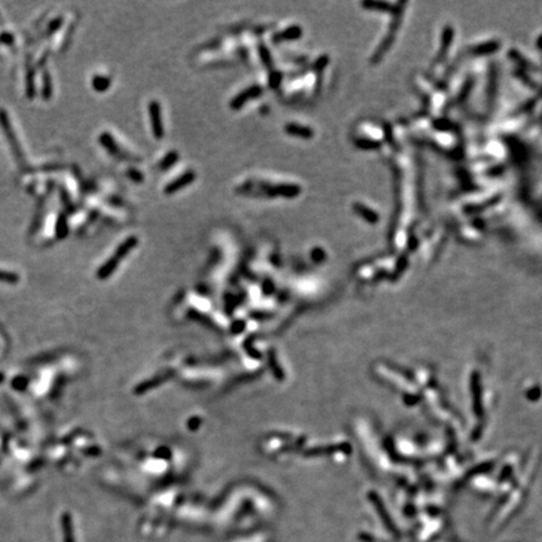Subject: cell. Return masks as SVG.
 <instances>
[{
	"label": "cell",
	"instance_id": "6da1fadb",
	"mask_svg": "<svg viewBox=\"0 0 542 542\" xmlns=\"http://www.w3.org/2000/svg\"><path fill=\"white\" fill-rule=\"evenodd\" d=\"M148 115L151 119V127H152V133L155 138L161 139L165 136V125L164 119H162V108L158 102L151 101L148 103Z\"/></svg>",
	"mask_w": 542,
	"mask_h": 542
},
{
	"label": "cell",
	"instance_id": "7a4b0ae2",
	"mask_svg": "<svg viewBox=\"0 0 542 542\" xmlns=\"http://www.w3.org/2000/svg\"><path fill=\"white\" fill-rule=\"evenodd\" d=\"M262 92H264V89H262V87H260V85H258V84L250 85V87H247L246 89L241 91L240 93H238L232 99H231L230 107L235 111L240 110L241 107H244V105L250 101V99L260 97Z\"/></svg>",
	"mask_w": 542,
	"mask_h": 542
},
{
	"label": "cell",
	"instance_id": "3957f363",
	"mask_svg": "<svg viewBox=\"0 0 542 542\" xmlns=\"http://www.w3.org/2000/svg\"><path fill=\"white\" fill-rule=\"evenodd\" d=\"M271 196H281L285 198H295L301 193V187L296 184H279L266 187Z\"/></svg>",
	"mask_w": 542,
	"mask_h": 542
},
{
	"label": "cell",
	"instance_id": "277c9868",
	"mask_svg": "<svg viewBox=\"0 0 542 542\" xmlns=\"http://www.w3.org/2000/svg\"><path fill=\"white\" fill-rule=\"evenodd\" d=\"M195 178H196V173L191 170L187 171V172L182 173L181 176L176 177L173 181H171L170 184H167L166 186H165L164 192L168 196L175 195V193L178 192L179 190H182V188L187 187L188 185L192 184V182L195 181Z\"/></svg>",
	"mask_w": 542,
	"mask_h": 542
},
{
	"label": "cell",
	"instance_id": "5b68a950",
	"mask_svg": "<svg viewBox=\"0 0 542 542\" xmlns=\"http://www.w3.org/2000/svg\"><path fill=\"white\" fill-rule=\"evenodd\" d=\"M302 35V29L299 25H292V27H287L286 29L279 31L274 35L273 41L274 43H280V42H292L296 41Z\"/></svg>",
	"mask_w": 542,
	"mask_h": 542
},
{
	"label": "cell",
	"instance_id": "8992f818",
	"mask_svg": "<svg viewBox=\"0 0 542 542\" xmlns=\"http://www.w3.org/2000/svg\"><path fill=\"white\" fill-rule=\"evenodd\" d=\"M285 133L289 136L299 137V138H305L309 139L314 136V132L312 128L306 127V125L298 124V123H287L285 124Z\"/></svg>",
	"mask_w": 542,
	"mask_h": 542
},
{
	"label": "cell",
	"instance_id": "52a82bcc",
	"mask_svg": "<svg viewBox=\"0 0 542 542\" xmlns=\"http://www.w3.org/2000/svg\"><path fill=\"white\" fill-rule=\"evenodd\" d=\"M137 244H138V239H137L136 236H130V238L125 239V240L122 242L118 247H117L116 254L113 258H116L117 260L121 261L124 256H127L131 251L135 249V247L137 246Z\"/></svg>",
	"mask_w": 542,
	"mask_h": 542
},
{
	"label": "cell",
	"instance_id": "ba28073f",
	"mask_svg": "<svg viewBox=\"0 0 542 542\" xmlns=\"http://www.w3.org/2000/svg\"><path fill=\"white\" fill-rule=\"evenodd\" d=\"M62 529L64 532V542H74L73 536V525L72 516L69 513H63L62 516Z\"/></svg>",
	"mask_w": 542,
	"mask_h": 542
},
{
	"label": "cell",
	"instance_id": "9c48e42d",
	"mask_svg": "<svg viewBox=\"0 0 542 542\" xmlns=\"http://www.w3.org/2000/svg\"><path fill=\"white\" fill-rule=\"evenodd\" d=\"M118 264H119V261L117 260L116 258L108 259V260L103 264V266L99 267V269H98L97 276H98L99 279H107L108 276L112 275L113 271L116 270L117 266H118Z\"/></svg>",
	"mask_w": 542,
	"mask_h": 542
},
{
	"label": "cell",
	"instance_id": "30bf717a",
	"mask_svg": "<svg viewBox=\"0 0 542 542\" xmlns=\"http://www.w3.org/2000/svg\"><path fill=\"white\" fill-rule=\"evenodd\" d=\"M99 142L103 144V147L107 148L110 153H112V155H116V156L119 155L118 146H117L115 138H113L111 135H108V133H103V135H101L99 136Z\"/></svg>",
	"mask_w": 542,
	"mask_h": 542
},
{
	"label": "cell",
	"instance_id": "8fae6325",
	"mask_svg": "<svg viewBox=\"0 0 542 542\" xmlns=\"http://www.w3.org/2000/svg\"><path fill=\"white\" fill-rule=\"evenodd\" d=\"M111 83H112V82H111V79L108 78V77L96 76L93 78L92 85L97 92H105V91L111 87Z\"/></svg>",
	"mask_w": 542,
	"mask_h": 542
},
{
	"label": "cell",
	"instance_id": "7c38bea8",
	"mask_svg": "<svg viewBox=\"0 0 542 542\" xmlns=\"http://www.w3.org/2000/svg\"><path fill=\"white\" fill-rule=\"evenodd\" d=\"M177 159H178V153L176 152V151H171V152H168L167 155L162 158V161L159 162L158 167L161 168L162 171H166L170 167H172L173 165L177 162Z\"/></svg>",
	"mask_w": 542,
	"mask_h": 542
},
{
	"label": "cell",
	"instance_id": "4fadbf2b",
	"mask_svg": "<svg viewBox=\"0 0 542 542\" xmlns=\"http://www.w3.org/2000/svg\"><path fill=\"white\" fill-rule=\"evenodd\" d=\"M259 53H260V57H261V61L264 62V64L266 65V67H273V58H271L269 50H267V48L265 47V45H260L259 47Z\"/></svg>",
	"mask_w": 542,
	"mask_h": 542
},
{
	"label": "cell",
	"instance_id": "5bb4252c",
	"mask_svg": "<svg viewBox=\"0 0 542 542\" xmlns=\"http://www.w3.org/2000/svg\"><path fill=\"white\" fill-rule=\"evenodd\" d=\"M19 280L18 275L13 273H5V271H0V281L8 282V284H16Z\"/></svg>",
	"mask_w": 542,
	"mask_h": 542
},
{
	"label": "cell",
	"instance_id": "9a60e30c",
	"mask_svg": "<svg viewBox=\"0 0 542 542\" xmlns=\"http://www.w3.org/2000/svg\"><path fill=\"white\" fill-rule=\"evenodd\" d=\"M67 232H68L67 222H65L64 216H62V218H59L58 225H57V235H58V238H64V236L67 235Z\"/></svg>",
	"mask_w": 542,
	"mask_h": 542
},
{
	"label": "cell",
	"instance_id": "2e32d148",
	"mask_svg": "<svg viewBox=\"0 0 542 542\" xmlns=\"http://www.w3.org/2000/svg\"><path fill=\"white\" fill-rule=\"evenodd\" d=\"M281 78H282L281 73H279V72H271V74H270V78H269V79H270V85H271V87H278L279 83H280V82H281Z\"/></svg>",
	"mask_w": 542,
	"mask_h": 542
},
{
	"label": "cell",
	"instance_id": "e0dca14e",
	"mask_svg": "<svg viewBox=\"0 0 542 542\" xmlns=\"http://www.w3.org/2000/svg\"><path fill=\"white\" fill-rule=\"evenodd\" d=\"M128 176H130V177L132 178L133 181H136V182H142V179H143V176H142V173L138 172L137 170H130V171H128Z\"/></svg>",
	"mask_w": 542,
	"mask_h": 542
},
{
	"label": "cell",
	"instance_id": "ac0fdd59",
	"mask_svg": "<svg viewBox=\"0 0 542 542\" xmlns=\"http://www.w3.org/2000/svg\"><path fill=\"white\" fill-rule=\"evenodd\" d=\"M25 386H27V379L24 378H16L15 381L13 382V387L15 388V389H23Z\"/></svg>",
	"mask_w": 542,
	"mask_h": 542
},
{
	"label": "cell",
	"instance_id": "d6986e66",
	"mask_svg": "<svg viewBox=\"0 0 542 542\" xmlns=\"http://www.w3.org/2000/svg\"><path fill=\"white\" fill-rule=\"evenodd\" d=\"M45 83H47V84H48V83H49V79H48V78H45ZM45 92H49V91H48V85H47V89H45Z\"/></svg>",
	"mask_w": 542,
	"mask_h": 542
}]
</instances>
